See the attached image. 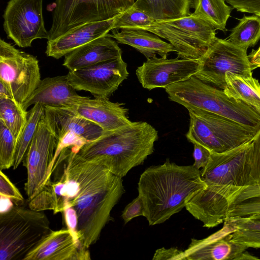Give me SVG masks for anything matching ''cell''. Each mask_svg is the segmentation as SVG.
Segmentation results:
<instances>
[{
	"mask_svg": "<svg viewBox=\"0 0 260 260\" xmlns=\"http://www.w3.org/2000/svg\"><path fill=\"white\" fill-rule=\"evenodd\" d=\"M190 122L185 136L190 143L221 153L252 140L258 130L222 116L198 109H188Z\"/></svg>",
	"mask_w": 260,
	"mask_h": 260,
	"instance_id": "obj_7",
	"label": "cell"
},
{
	"mask_svg": "<svg viewBox=\"0 0 260 260\" xmlns=\"http://www.w3.org/2000/svg\"><path fill=\"white\" fill-rule=\"evenodd\" d=\"M17 141L13 135L0 121V170L8 169L13 167Z\"/></svg>",
	"mask_w": 260,
	"mask_h": 260,
	"instance_id": "obj_34",
	"label": "cell"
},
{
	"mask_svg": "<svg viewBox=\"0 0 260 260\" xmlns=\"http://www.w3.org/2000/svg\"><path fill=\"white\" fill-rule=\"evenodd\" d=\"M170 100L188 109L210 112L259 130L260 114L243 102L229 97L223 90L194 76L165 88Z\"/></svg>",
	"mask_w": 260,
	"mask_h": 260,
	"instance_id": "obj_5",
	"label": "cell"
},
{
	"mask_svg": "<svg viewBox=\"0 0 260 260\" xmlns=\"http://www.w3.org/2000/svg\"><path fill=\"white\" fill-rule=\"evenodd\" d=\"M114 19L81 25L53 40L48 41L45 53L59 59L77 48L108 34L113 29Z\"/></svg>",
	"mask_w": 260,
	"mask_h": 260,
	"instance_id": "obj_20",
	"label": "cell"
},
{
	"mask_svg": "<svg viewBox=\"0 0 260 260\" xmlns=\"http://www.w3.org/2000/svg\"><path fill=\"white\" fill-rule=\"evenodd\" d=\"M224 222L235 228L230 233L234 241L247 248H260V216L231 218Z\"/></svg>",
	"mask_w": 260,
	"mask_h": 260,
	"instance_id": "obj_28",
	"label": "cell"
},
{
	"mask_svg": "<svg viewBox=\"0 0 260 260\" xmlns=\"http://www.w3.org/2000/svg\"><path fill=\"white\" fill-rule=\"evenodd\" d=\"M206 187L200 170L193 165L179 166L167 159L151 166L141 175L139 196L144 207V217L150 225L162 223L185 207L189 198Z\"/></svg>",
	"mask_w": 260,
	"mask_h": 260,
	"instance_id": "obj_2",
	"label": "cell"
},
{
	"mask_svg": "<svg viewBox=\"0 0 260 260\" xmlns=\"http://www.w3.org/2000/svg\"><path fill=\"white\" fill-rule=\"evenodd\" d=\"M237 11L260 17V0H225Z\"/></svg>",
	"mask_w": 260,
	"mask_h": 260,
	"instance_id": "obj_37",
	"label": "cell"
},
{
	"mask_svg": "<svg viewBox=\"0 0 260 260\" xmlns=\"http://www.w3.org/2000/svg\"><path fill=\"white\" fill-rule=\"evenodd\" d=\"M45 106L40 103L33 105L28 112L26 123L17 141L14 170L24 160L27 149L35 134L38 123L44 113Z\"/></svg>",
	"mask_w": 260,
	"mask_h": 260,
	"instance_id": "obj_30",
	"label": "cell"
},
{
	"mask_svg": "<svg viewBox=\"0 0 260 260\" xmlns=\"http://www.w3.org/2000/svg\"><path fill=\"white\" fill-rule=\"evenodd\" d=\"M0 81L10 89L15 101L22 106L41 81L38 59L1 39Z\"/></svg>",
	"mask_w": 260,
	"mask_h": 260,
	"instance_id": "obj_11",
	"label": "cell"
},
{
	"mask_svg": "<svg viewBox=\"0 0 260 260\" xmlns=\"http://www.w3.org/2000/svg\"><path fill=\"white\" fill-rule=\"evenodd\" d=\"M200 67L194 75L201 81L223 90L227 73L252 76L253 69L247 50L216 38L200 57Z\"/></svg>",
	"mask_w": 260,
	"mask_h": 260,
	"instance_id": "obj_10",
	"label": "cell"
},
{
	"mask_svg": "<svg viewBox=\"0 0 260 260\" xmlns=\"http://www.w3.org/2000/svg\"><path fill=\"white\" fill-rule=\"evenodd\" d=\"M193 156L194 162L193 165L198 169L204 168L207 164L211 151L205 146L194 143Z\"/></svg>",
	"mask_w": 260,
	"mask_h": 260,
	"instance_id": "obj_38",
	"label": "cell"
},
{
	"mask_svg": "<svg viewBox=\"0 0 260 260\" xmlns=\"http://www.w3.org/2000/svg\"><path fill=\"white\" fill-rule=\"evenodd\" d=\"M260 182V129L251 140L243 167L240 186Z\"/></svg>",
	"mask_w": 260,
	"mask_h": 260,
	"instance_id": "obj_32",
	"label": "cell"
},
{
	"mask_svg": "<svg viewBox=\"0 0 260 260\" xmlns=\"http://www.w3.org/2000/svg\"><path fill=\"white\" fill-rule=\"evenodd\" d=\"M192 8V15L206 21L216 30H226L232 8L225 0H193Z\"/></svg>",
	"mask_w": 260,
	"mask_h": 260,
	"instance_id": "obj_27",
	"label": "cell"
},
{
	"mask_svg": "<svg viewBox=\"0 0 260 260\" xmlns=\"http://www.w3.org/2000/svg\"><path fill=\"white\" fill-rule=\"evenodd\" d=\"M58 142L43 113L24 157L23 165L27 169L24 189L28 201L50 182Z\"/></svg>",
	"mask_w": 260,
	"mask_h": 260,
	"instance_id": "obj_12",
	"label": "cell"
},
{
	"mask_svg": "<svg viewBox=\"0 0 260 260\" xmlns=\"http://www.w3.org/2000/svg\"><path fill=\"white\" fill-rule=\"evenodd\" d=\"M232 44L245 50L260 39V17L244 16L225 39Z\"/></svg>",
	"mask_w": 260,
	"mask_h": 260,
	"instance_id": "obj_29",
	"label": "cell"
},
{
	"mask_svg": "<svg viewBox=\"0 0 260 260\" xmlns=\"http://www.w3.org/2000/svg\"><path fill=\"white\" fill-rule=\"evenodd\" d=\"M0 98H8L15 101L11 90L2 81H0Z\"/></svg>",
	"mask_w": 260,
	"mask_h": 260,
	"instance_id": "obj_42",
	"label": "cell"
},
{
	"mask_svg": "<svg viewBox=\"0 0 260 260\" xmlns=\"http://www.w3.org/2000/svg\"><path fill=\"white\" fill-rule=\"evenodd\" d=\"M135 3V0H55L48 41L84 24L113 19Z\"/></svg>",
	"mask_w": 260,
	"mask_h": 260,
	"instance_id": "obj_8",
	"label": "cell"
},
{
	"mask_svg": "<svg viewBox=\"0 0 260 260\" xmlns=\"http://www.w3.org/2000/svg\"><path fill=\"white\" fill-rule=\"evenodd\" d=\"M43 0H10L3 14L4 29L19 47H30L36 39H48L42 12Z\"/></svg>",
	"mask_w": 260,
	"mask_h": 260,
	"instance_id": "obj_13",
	"label": "cell"
},
{
	"mask_svg": "<svg viewBox=\"0 0 260 260\" xmlns=\"http://www.w3.org/2000/svg\"><path fill=\"white\" fill-rule=\"evenodd\" d=\"M1 196L0 213H3L8 212L15 205L12 200L8 197Z\"/></svg>",
	"mask_w": 260,
	"mask_h": 260,
	"instance_id": "obj_40",
	"label": "cell"
},
{
	"mask_svg": "<svg viewBox=\"0 0 260 260\" xmlns=\"http://www.w3.org/2000/svg\"><path fill=\"white\" fill-rule=\"evenodd\" d=\"M52 173L54 180L41 190L42 197L54 214L65 209L75 213L77 238L89 249L111 220V211L125 192L122 178L85 160L71 147L60 151Z\"/></svg>",
	"mask_w": 260,
	"mask_h": 260,
	"instance_id": "obj_1",
	"label": "cell"
},
{
	"mask_svg": "<svg viewBox=\"0 0 260 260\" xmlns=\"http://www.w3.org/2000/svg\"><path fill=\"white\" fill-rule=\"evenodd\" d=\"M113 29H143L155 21L144 12L133 6L114 18Z\"/></svg>",
	"mask_w": 260,
	"mask_h": 260,
	"instance_id": "obj_33",
	"label": "cell"
},
{
	"mask_svg": "<svg viewBox=\"0 0 260 260\" xmlns=\"http://www.w3.org/2000/svg\"><path fill=\"white\" fill-rule=\"evenodd\" d=\"M198 59L153 58L138 67L136 74L142 86L148 90L165 88L169 85L185 81L199 70Z\"/></svg>",
	"mask_w": 260,
	"mask_h": 260,
	"instance_id": "obj_15",
	"label": "cell"
},
{
	"mask_svg": "<svg viewBox=\"0 0 260 260\" xmlns=\"http://www.w3.org/2000/svg\"><path fill=\"white\" fill-rule=\"evenodd\" d=\"M28 112L15 101L0 98V121L17 141L27 121Z\"/></svg>",
	"mask_w": 260,
	"mask_h": 260,
	"instance_id": "obj_31",
	"label": "cell"
},
{
	"mask_svg": "<svg viewBox=\"0 0 260 260\" xmlns=\"http://www.w3.org/2000/svg\"><path fill=\"white\" fill-rule=\"evenodd\" d=\"M224 93L230 98L241 101L260 114V83L252 76L227 73Z\"/></svg>",
	"mask_w": 260,
	"mask_h": 260,
	"instance_id": "obj_25",
	"label": "cell"
},
{
	"mask_svg": "<svg viewBox=\"0 0 260 260\" xmlns=\"http://www.w3.org/2000/svg\"><path fill=\"white\" fill-rule=\"evenodd\" d=\"M0 194L11 199L16 205L24 203L22 194L2 170H0Z\"/></svg>",
	"mask_w": 260,
	"mask_h": 260,
	"instance_id": "obj_35",
	"label": "cell"
},
{
	"mask_svg": "<svg viewBox=\"0 0 260 260\" xmlns=\"http://www.w3.org/2000/svg\"><path fill=\"white\" fill-rule=\"evenodd\" d=\"M234 230L232 226L224 232V226L223 232L221 230L206 239H192L189 246L184 251V260L259 259L246 251V246L231 238L230 233Z\"/></svg>",
	"mask_w": 260,
	"mask_h": 260,
	"instance_id": "obj_16",
	"label": "cell"
},
{
	"mask_svg": "<svg viewBox=\"0 0 260 260\" xmlns=\"http://www.w3.org/2000/svg\"><path fill=\"white\" fill-rule=\"evenodd\" d=\"M228 204L225 220L260 216V182L235 187L228 198Z\"/></svg>",
	"mask_w": 260,
	"mask_h": 260,
	"instance_id": "obj_24",
	"label": "cell"
},
{
	"mask_svg": "<svg viewBox=\"0 0 260 260\" xmlns=\"http://www.w3.org/2000/svg\"><path fill=\"white\" fill-rule=\"evenodd\" d=\"M140 216H144V207L142 199L138 196L126 205L121 217L124 224H126L133 218Z\"/></svg>",
	"mask_w": 260,
	"mask_h": 260,
	"instance_id": "obj_36",
	"label": "cell"
},
{
	"mask_svg": "<svg viewBox=\"0 0 260 260\" xmlns=\"http://www.w3.org/2000/svg\"><path fill=\"white\" fill-rule=\"evenodd\" d=\"M153 260H184V251L177 248H161L156 250Z\"/></svg>",
	"mask_w": 260,
	"mask_h": 260,
	"instance_id": "obj_39",
	"label": "cell"
},
{
	"mask_svg": "<svg viewBox=\"0 0 260 260\" xmlns=\"http://www.w3.org/2000/svg\"><path fill=\"white\" fill-rule=\"evenodd\" d=\"M82 96L70 84L67 75L47 77L41 80L22 107L26 110L30 106L40 103L45 107L68 108Z\"/></svg>",
	"mask_w": 260,
	"mask_h": 260,
	"instance_id": "obj_21",
	"label": "cell"
},
{
	"mask_svg": "<svg viewBox=\"0 0 260 260\" xmlns=\"http://www.w3.org/2000/svg\"><path fill=\"white\" fill-rule=\"evenodd\" d=\"M143 29L168 41L178 58H200L217 38L213 26L191 13L179 18L155 21Z\"/></svg>",
	"mask_w": 260,
	"mask_h": 260,
	"instance_id": "obj_9",
	"label": "cell"
},
{
	"mask_svg": "<svg viewBox=\"0 0 260 260\" xmlns=\"http://www.w3.org/2000/svg\"><path fill=\"white\" fill-rule=\"evenodd\" d=\"M88 249L83 248L67 229L51 232L23 260H89Z\"/></svg>",
	"mask_w": 260,
	"mask_h": 260,
	"instance_id": "obj_18",
	"label": "cell"
},
{
	"mask_svg": "<svg viewBox=\"0 0 260 260\" xmlns=\"http://www.w3.org/2000/svg\"><path fill=\"white\" fill-rule=\"evenodd\" d=\"M157 139L158 132L151 124L133 122L114 131H104L76 152L85 160L103 166L123 178L153 152Z\"/></svg>",
	"mask_w": 260,
	"mask_h": 260,
	"instance_id": "obj_4",
	"label": "cell"
},
{
	"mask_svg": "<svg viewBox=\"0 0 260 260\" xmlns=\"http://www.w3.org/2000/svg\"><path fill=\"white\" fill-rule=\"evenodd\" d=\"M118 43L126 44L135 48L147 59L156 57L167 58L169 53L175 51V48L169 43L162 41L157 35L140 28H126L120 32L109 35Z\"/></svg>",
	"mask_w": 260,
	"mask_h": 260,
	"instance_id": "obj_23",
	"label": "cell"
},
{
	"mask_svg": "<svg viewBox=\"0 0 260 260\" xmlns=\"http://www.w3.org/2000/svg\"><path fill=\"white\" fill-rule=\"evenodd\" d=\"M23 205L0 214V260H23L51 232L43 212Z\"/></svg>",
	"mask_w": 260,
	"mask_h": 260,
	"instance_id": "obj_6",
	"label": "cell"
},
{
	"mask_svg": "<svg viewBox=\"0 0 260 260\" xmlns=\"http://www.w3.org/2000/svg\"><path fill=\"white\" fill-rule=\"evenodd\" d=\"M192 5L193 0H136L133 5L155 21L188 16Z\"/></svg>",
	"mask_w": 260,
	"mask_h": 260,
	"instance_id": "obj_26",
	"label": "cell"
},
{
	"mask_svg": "<svg viewBox=\"0 0 260 260\" xmlns=\"http://www.w3.org/2000/svg\"><path fill=\"white\" fill-rule=\"evenodd\" d=\"M251 142L224 152L211 151L207 164L200 170L206 187L194 193L185 208L204 226L213 228L224 221L228 198L235 187L240 186Z\"/></svg>",
	"mask_w": 260,
	"mask_h": 260,
	"instance_id": "obj_3",
	"label": "cell"
},
{
	"mask_svg": "<svg viewBox=\"0 0 260 260\" xmlns=\"http://www.w3.org/2000/svg\"><path fill=\"white\" fill-rule=\"evenodd\" d=\"M67 108L100 126L104 131H112L131 124L128 109L123 103H114L107 98L91 99L82 96Z\"/></svg>",
	"mask_w": 260,
	"mask_h": 260,
	"instance_id": "obj_17",
	"label": "cell"
},
{
	"mask_svg": "<svg viewBox=\"0 0 260 260\" xmlns=\"http://www.w3.org/2000/svg\"><path fill=\"white\" fill-rule=\"evenodd\" d=\"M128 74L127 64L120 57L69 71L67 76L76 90L88 91L94 98H108Z\"/></svg>",
	"mask_w": 260,
	"mask_h": 260,
	"instance_id": "obj_14",
	"label": "cell"
},
{
	"mask_svg": "<svg viewBox=\"0 0 260 260\" xmlns=\"http://www.w3.org/2000/svg\"><path fill=\"white\" fill-rule=\"evenodd\" d=\"M248 56L253 70L260 68V46L257 50H253Z\"/></svg>",
	"mask_w": 260,
	"mask_h": 260,
	"instance_id": "obj_41",
	"label": "cell"
},
{
	"mask_svg": "<svg viewBox=\"0 0 260 260\" xmlns=\"http://www.w3.org/2000/svg\"><path fill=\"white\" fill-rule=\"evenodd\" d=\"M44 115L58 142L73 134L86 142L99 138L104 131L100 126L65 108L46 106Z\"/></svg>",
	"mask_w": 260,
	"mask_h": 260,
	"instance_id": "obj_19",
	"label": "cell"
},
{
	"mask_svg": "<svg viewBox=\"0 0 260 260\" xmlns=\"http://www.w3.org/2000/svg\"><path fill=\"white\" fill-rule=\"evenodd\" d=\"M122 51L109 35L92 40L65 56L63 66L69 71L121 57Z\"/></svg>",
	"mask_w": 260,
	"mask_h": 260,
	"instance_id": "obj_22",
	"label": "cell"
}]
</instances>
